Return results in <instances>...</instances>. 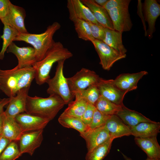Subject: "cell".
<instances>
[{"label": "cell", "mask_w": 160, "mask_h": 160, "mask_svg": "<svg viewBox=\"0 0 160 160\" xmlns=\"http://www.w3.org/2000/svg\"><path fill=\"white\" fill-rule=\"evenodd\" d=\"M73 56L72 53L61 42L55 41L43 58L32 66L35 71L36 83L40 85L46 83L50 78L49 73L53 64L60 60H66Z\"/></svg>", "instance_id": "1"}, {"label": "cell", "mask_w": 160, "mask_h": 160, "mask_svg": "<svg viewBox=\"0 0 160 160\" xmlns=\"http://www.w3.org/2000/svg\"><path fill=\"white\" fill-rule=\"evenodd\" d=\"M65 104L58 96L50 95L47 97L28 96L25 112L28 113L52 120Z\"/></svg>", "instance_id": "2"}, {"label": "cell", "mask_w": 160, "mask_h": 160, "mask_svg": "<svg viewBox=\"0 0 160 160\" xmlns=\"http://www.w3.org/2000/svg\"><path fill=\"white\" fill-rule=\"evenodd\" d=\"M60 27V24L55 22L48 26L45 31L42 33H20L14 41H22L32 45L35 50L37 62L40 61L43 58L47 51L55 42L53 39V36Z\"/></svg>", "instance_id": "3"}, {"label": "cell", "mask_w": 160, "mask_h": 160, "mask_svg": "<svg viewBox=\"0 0 160 160\" xmlns=\"http://www.w3.org/2000/svg\"><path fill=\"white\" fill-rule=\"evenodd\" d=\"M65 60H63L57 62L54 76L49 78L46 82L48 86L47 92L49 95L55 94L58 96L67 104L73 101L75 96L70 90L66 78L64 74V64Z\"/></svg>", "instance_id": "4"}, {"label": "cell", "mask_w": 160, "mask_h": 160, "mask_svg": "<svg viewBox=\"0 0 160 160\" xmlns=\"http://www.w3.org/2000/svg\"><path fill=\"white\" fill-rule=\"evenodd\" d=\"M100 79L94 71L85 68H82L73 76L66 78L69 89L73 93L97 84Z\"/></svg>", "instance_id": "5"}, {"label": "cell", "mask_w": 160, "mask_h": 160, "mask_svg": "<svg viewBox=\"0 0 160 160\" xmlns=\"http://www.w3.org/2000/svg\"><path fill=\"white\" fill-rule=\"evenodd\" d=\"M131 1L110 10L108 13L112 22L114 30L122 33L130 30L132 24L129 12Z\"/></svg>", "instance_id": "6"}, {"label": "cell", "mask_w": 160, "mask_h": 160, "mask_svg": "<svg viewBox=\"0 0 160 160\" xmlns=\"http://www.w3.org/2000/svg\"><path fill=\"white\" fill-rule=\"evenodd\" d=\"M91 42L99 57V63L105 70L109 71L115 62L126 57L103 41L95 39Z\"/></svg>", "instance_id": "7"}, {"label": "cell", "mask_w": 160, "mask_h": 160, "mask_svg": "<svg viewBox=\"0 0 160 160\" xmlns=\"http://www.w3.org/2000/svg\"><path fill=\"white\" fill-rule=\"evenodd\" d=\"M20 68L3 70L0 68V89L9 97L14 96L18 91Z\"/></svg>", "instance_id": "8"}, {"label": "cell", "mask_w": 160, "mask_h": 160, "mask_svg": "<svg viewBox=\"0 0 160 160\" xmlns=\"http://www.w3.org/2000/svg\"><path fill=\"white\" fill-rule=\"evenodd\" d=\"M15 118L20 126L23 133L43 129L50 121L26 112L17 115Z\"/></svg>", "instance_id": "9"}, {"label": "cell", "mask_w": 160, "mask_h": 160, "mask_svg": "<svg viewBox=\"0 0 160 160\" xmlns=\"http://www.w3.org/2000/svg\"><path fill=\"white\" fill-rule=\"evenodd\" d=\"M25 15L23 8L11 3L8 13L0 20L4 25L11 27L20 33H28L24 24Z\"/></svg>", "instance_id": "10"}, {"label": "cell", "mask_w": 160, "mask_h": 160, "mask_svg": "<svg viewBox=\"0 0 160 160\" xmlns=\"http://www.w3.org/2000/svg\"><path fill=\"white\" fill-rule=\"evenodd\" d=\"M7 53H11L17 57L19 68L32 66L37 62L35 51L33 48L30 47H19L12 42L7 48Z\"/></svg>", "instance_id": "11"}, {"label": "cell", "mask_w": 160, "mask_h": 160, "mask_svg": "<svg viewBox=\"0 0 160 160\" xmlns=\"http://www.w3.org/2000/svg\"><path fill=\"white\" fill-rule=\"evenodd\" d=\"M43 129L23 133L19 140V149L22 154L27 153L32 156L40 146L43 140Z\"/></svg>", "instance_id": "12"}, {"label": "cell", "mask_w": 160, "mask_h": 160, "mask_svg": "<svg viewBox=\"0 0 160 160\" xmlns=\"http://www.w3.org/2000/svg\"><path fill=\"white\" fill-rule=\"evenodd\" d=\"M148 74L146 71L132 73H124L118 76L114 79H108L109 82L120 90L128 92L137 87L139 81Z\"/></svg>", "instance_id": "13"}, {"label": "cell", "mask_w": 160, "mask_h": 160, "mask_svg": "<svg viewBox=\"0 0 160 160\" xmlns=\"http://www.w3.org/2000/svg\"><path fill=\"white\" fill-rule=\"evenodd\" d=\"M67 7L69 18L73 23L78 20H81L98 24L90 10L81 0H68Z\"/></svg>", "instance_id": "14"}, {"label": "cell", "mask_w": 160, "mask_h": 160, "mask_svg": "<svg viewBox=\"0 0 160 160\" xmlns=\"http://www.w3.org/2000/svg\"><path fill=\"white\" fill-rule=\"evenodd\" d=\"M80 135L86 142L87 152L91 151L110 137L105 125L94 129H89L85 132L80 133Z\"/></svg>", "instance_id": "15"}, {"label": "cell", "mask_w": 160, "mask_h": 160, "mask_svg": "<svg viewBox=\"0 0 160 160\" xmlns=\"http://www.w3.org/2000/svg\"><path fill=\"white\" fill-rule=\"evenodd\" d=\"M96 85L100 95L116 104L124 105L123 100L127 92L118 89L111 83L108 80L101 78Z\"/></svg>", "instance_id": "16"}, {"label": "cell", "mask_w": 160, "mask_h": 160, "mask_svg": "<svg viewBox=\"0 0 160 160\" xmlns=\"http://www.w3.org/2000/svg\"><path fill=\"white\" fill-rule=\"evenodd\" d=\"M30 87L21 89L15 96L10 97V101L4 111L6 116L15 118L17 115L25 112L26 99Z\"/></svg>", "instance_id": "17"}, {"label": "cell", "mask_w": 160, "mask_h": 160, "mask_svg": "<svg viewBox=\"0 0 160 160\" xmlns=\"http://www.w3.org/2000/svg\"><path fill=\"white\" fill-rule=\"evenodd\" d=\"M143 8L145 20L148 24L147 35L151 39L155 31L156 21L160 15V5L156 0H145Z\"/></svg>", "instance_id": "18"}, {"label": "cell", "mask_w": 160, "mask_h": 160, "mask_svg": "<svg viewBox=\"0 0 160 160\" xmlns=\"http://www.w3.org/2000/svg\"><path fill=\"white\" fill-rule=\"evenodd\" d=\"M110 137L114 139L131 135L130 127L116 115L110 116L105 125Z\"/></svg>", "instance_id": "19"}, {"label": "cell", "mask_w": 160, "mask_h": 160, "mask_svg": "<svg viewBox=\"0 0 160 160\" xmlns=\"http://www.w3.org/2000/svg\"><path fill=\"white\" fill-rule=\"evenodd\" d=\"M90 10L96 21L105 28L114 30L112 22L108 12L97 4L94 0H81Z\"/></svg>", "instance_id": "20"}, {"label": "cell", "mask_w": 160, "mask_h": 160, "mask_svg": "<svg viewBox=\"0 0 160 160\" xmlns=\"http://www.w3.org/2000/svg\"><path fill=\"white\" fill-rule=\"evenodd\" d=\"M136 144L147 154V157L160 159V146L157 136L147 137H135Z\"/></svg>", "instance_id": "21"}, {"label": "cell", "mask_w": 160, "mask_h": 160, "mask_svg": "<svg viewBox=\"0 0 160 160\" xmlns=\"http://www.w3.org/2000/svg\"><path fill=\"white\" fill-rule=\"evenodd\" d=\"M131 135L141 138L157 136L160 132L159 122H141L130 128Z\"/></svg>", "instance_id": "22"}, {"label": "cell", "mask_w": 160, "mask_h": 160, "mask_svg": "<svg viewBox=\"0 0 160 160\" xmlns=\"http://www.w3.org/2000/svg\"><path fill=\"white\" fill-rule=\"evenodd\" d=\"M127 126L130 128L141 122H153L140 113L129 109L124 105L116 115Z\"/></svg>", "instance_id": "23"}, {"label": "cell", "mask_w": 160, "mask_h": 160, "mask_svg": "<svg viewBox=\"0 0 160 160\" xmlns=\"http://www.w3.org/2000/svg\"><path fill=\"white\" fill-rule=\"evenodd\" d=\"M105 36L103 41L121 54L126 55L127 50L123 44L122 33L107 28L104 29Z\"/></svg>", "instance_id": "24"}, {"label": "cell", "mask_w": 160, "mask_h": 160, "mask_svg": "<svg viewBox=\"0 0 160 160\" xmlns=\"http://www.w3.org/2000/svg\"><path fill=\"white\" fill-rule=\"evenodd\" d=\"M15 118L6 116L4 120L2 135L11 141H19L23 133Z\"/></svg>", "instance_id": "25"}, {"label": "cell", "mask_w": 160, "mask_h": 160, "mask_svg": "<svg viewBox=\"0 0 160 160\" xmlns=\"http://www.w3.org/2000/svg\"><path fill=\"white\" fill-rule=\"evenodd\" d=\"M114 140L110 137L91 151L87 152L86 160H103L109 152Z\"/></svg>", "instance_id": "26"}, {"label": "cell", "mask_w": 160, "mask_h": 160, "mask_svg": "<svg viewBox=\"0 0 160 160\" xmlns=\"http://www.w3.org/2000/svg\"><path fill=\"white\" fill-rule=\"evenodd\" d=\"M68 104V107L62 113L81 119L88 103L83 99L75 98V100L71 101Z\"/></svg>", "instance_id": "27"}, {"label": "cell", "mask_w": 160, "mask_h": 160, "mask_svg": "<svg viewBox=\"0 0 160 160\" xmlns=\"http://www.w3.org/2000/svg\"><path fill=\"white\" fill-rule=\"evenodd\" d=\"M58 121L63 126L73 129L80 133L84 132L89 129L81 119L62 113L59 117Z\"/></svg>", "instance_id": "28"}, {"label": "cell", "mask_w": 160, "mask_h": 160, "mask_svg": "<svg viewBox=\"0 0 160 160\" xmlns=\"http://www.w3.org/2000/svg\"><path fill=\"white\" fill-rule=\"evenodd\" d=\"M116 104L100 95L94 106L102 113L107 115H117L123 105Z\"/></svg>", "instance_id": "29"}, {"label": "cell", "mask_w": 160, "mask_h": 160, "mask_svg": "<svg viewBox=\"0 0 160 160\" xmlns=\"http://www.w3.org/2000/svg\"><path fill=\"white\" fill-rule=\"evenodd\" d=\"M75 98L83 99L88 104L95 106L100 95L96 85L91 86L86 89L73 93Z\"/></svg>", "instance_id": "30"}, {"label": "cell", "mask_w": 160, "mask_h": 160, "mask_svg": "<svg viewBox=\"0 0 160 160\" xmlns=\"http://www.w3.org/2000/svg\"><path fill=\"white\" fill-rule=\"evenodd\" d=\"M20 33L18 31L11 27L4 25L3 34L1 36L3 42L2 48L0 52V60H2L4 59L5 53L7 48Z\"/></svg>", "instance_id": "31"}, {"label": "cell", "mask_w": 160, "mask_h": 160, "mask_svg": "<svg viewBox=\"0 0 160 160\" xmlns=\"http://www.w3.org/2000/svg\"><path fill=\"white\" fill-rule=\"evenodd\" d=\"M73 23L75 30L79 39L91 42L95 39L91 34L89 25L86 21L78 20Z\"/></svg>", "instance_id": "32"}, {"label": "cell", "mask_w": 160, "mask_h": 160, "mask_svg": "<svg viewBox=\"0 0 160 160\" xmlns=\"http://www.w3.org/2000/svg\"><path fill=\"white\" fill-rule=\"evenodd\" d=\"M22 155L16 141H11L0 155V160H15Z\"/></svg>", "instance_id": "33"}, {"label": "cell", "mask_w": 160, "mask_h": 160, "mask_svg": "<svg viewBox=\"0 0 160 160\" xmlns=\"http://www.w3.org/2000/svg\"><path fill=\"white\" fill-rule=\"evenodd\" d=\"M109 116L102 113L95 108L89 129H94L104 126Z\"/></svg>", "instance_id": "34"}, {"label": "cell", "mask_w": 160, "mask_h": 160, "mask_svg": "<svg viewBox=\"0 0 160 160\" xmlns=\"http://www.w3.org/2000/svg\"><path fill=\"white\" fill-rule=\"evenodd\" d=\"M88 24L91 34L95 39L103 41L105 36V28L99 24H95L90 21H86Z\"/></svg>", "instance_id": "35"}, {"label": "cell", "mask_w": 160, "mask_h": 160, "mask_svg": "<svg viewBox=\"0 0 160 160\" xmlns=\"http://www.w3.org/2000/svg\"><path fill=\"white\" fill-rule=\"evenodd\" d=\"M95 109L94 106L88 104L87 108L81 119L83 122L89 128L91 123Z\"/></svg>", "instance_id": "36"}, {"label": "cell", "mask_w": 160, "mask_h": 160, "mask_svg": "<svg viewBox=\"0 0 160 160\" xmlns=\"http://www.w3.org/2000/svg\"><path fill=\"white\" fill-rule=\"evenodd\" d=\"M11 3L9 0H0V19L7 15Z\"/></svg>", "instance_id": "37"}, {"label": "cell", "mask_w": 160, "mask_h": 160, "mask_svg": "<svg viewBox=\"0 0 160 160\" xmlns=\"http://www.w3.org/2000/svg\"><path fill=\"white\" fill-rule=\"evenodd\" d=\"M128 0H108L103 7L108 12L113 8L125 3Z\"/></svg>", "instance_id": "38"}, {"label": "cell", "mask_w": 160, "mask_h": 160, "mask_svg": "<svg viewBox=\"0 0 160 160\" xmlns=\"http://www.w3.org/2000/svg\"><path fill=\"white\" fill-rule=\"evenodd\" d=\"M11 141L2 135L0 136V155L4 150Z\"/></svg>", "instance_id": "39"}, {"label": "cell", "mask_w": 160, "mask_h": 160, "mask_svg": "<svg viewBox=\"0 0 160 160\" xmlns=\"http://www.w3.org/2000/svg\"><path fill=\"white\" fill-rule=\"evenodd\" d=\"M10 100V98H0V113L4 111V108L7 104H8Z\"/></svg>", "instance_id": "40"}, {"label": "cell", "mask_w": 160, "mask_h": 160, "mask_svg": "<svg viewBox=\"0 0 160 160\" xmlns=\"http://www.w3.org/2000/svg\"><path fill=\"white\" fill-rule=\"evenodd\" d=\"M5 117L4 111L0 113V136L2 134L3 123Z\"/></svg>", "instance_id": "41"}, {"label": "cell", "mask_w": 160, "mask_h": 160, "mask_svg": "<svg viewBox=\"0 0 160 160\" xmlns=\"http://www.w3.org/2000/svg\"><path fill=\"white\" fill-rule=\"evenodd\" d=\"M94 1L98 5L103 7L108 0H94Z\"/></svg>", "instance_id": "42"}, {"label": "cell", "mask_w": 160, "mask_h": 160, "mask_svg": "<svg viewBox=\"0 0 160 160\" xmlns=\"http://www.w3.org/2000/svg\"><path fill=\"white\" fill-rule=\"evenodd\" d=\"M124 158L125 160H133L131 158L128 157L123 153H122ZM145 160H160V159H151L147 157Z\"/></svg>", "instance_id": "43"}]
</instances>
